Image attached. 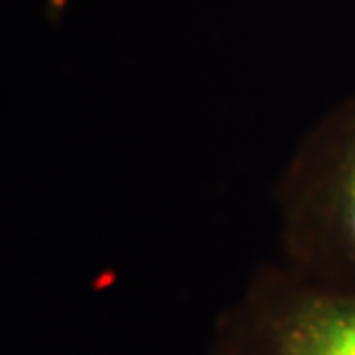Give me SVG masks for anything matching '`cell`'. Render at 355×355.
Returning a JSON list of instances; mask_svg holds the SVG:
<instances>
[{
	"label": "cell",
	"instance_id": "7a4b0ae2",
	"mask_svg": "<svg viewBox=\"0 0 355 355\" xmlns=\"http://www.w3.org/2000/svg\"><path fill=\"white\" fill-rule=\"evenodd\" d=\"M203 355H355V288L266 261L217 316Z\"/></svg>",
	"mask_w": 355,
	"mask_h": 355
},
{
	"label": "cell",
	"instance_id": "3957f363",
	"mask_svg": "<svg viewBox=\"0 0 355 355\" xmlns=\"http://www.w3.org/2000/svg\"><path fill=\"white\" fill-rule=\"evenodd\" d=\"M67 2L69 0H46V12L51 20H58L62 16V12L67 8Z\"/></svg>",
	"mask_w": 355,
	"mask_h": 355
},
{
	"label": "cell",
	"instance_id": "6da1fadb",
	"mask_svg": "<svg viewBox=\"0 0 355 355\" xmlns=\"http://www.w3.org/2000/svg\"><path fill=\"white\" fill-rule=\"evenodd\" d=\"M275 203L280 261L322 284L355 288V95L298 142Z\"/></svg>",
	"mask_w": 355,
	"mask_h": 355
}]
</instances>
